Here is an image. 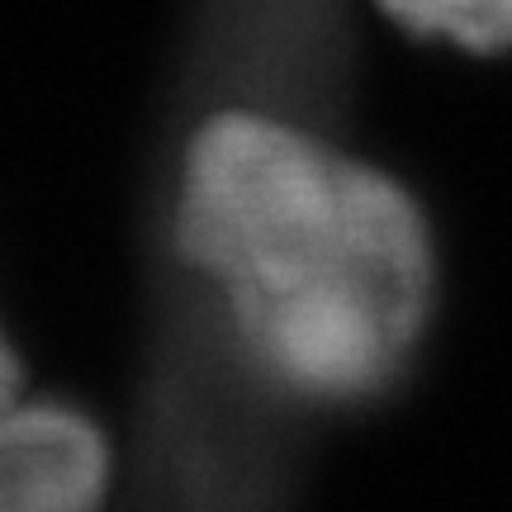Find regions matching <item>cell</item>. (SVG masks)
<instances>
[{
  "label": "cell",
  "instance_id": "obj_1",
  "mask_svg": "<svg viewBox=\"0 0 512 512\" xmlns=\"http://www.w3.org/2000/svg\"><path fill=\"white\" fill-rule=\"evenodd\" d=\"M166 256L266 380L361 399L403 366L432 304V247L399 185L261 110L185 133Z\"/></svg>",
  "mask_w": 512,
  "mask_h": 512
},
{
  "label": "cell",
  "instance_id": "obj_2",
  "mask_svg": "<svg viewBox=\"0 0 512 512\" xmlns=\"http://www.w3.org/2000/svg\"><path fill=\"white\" fill-rule=\"evenodd\" d=\"M110 475V437L86 408L24 394L0 408V512L95 508Z\"/></svg>",
  "mask_w": 512,
  "mask_h": 512
},
{
  "label": "cell",
  "instance_id": "obj_3",
  "mask_svg": "<svg viewBox=\"0 0 512 512\" xmlns=\"http://www.w3.org/2000/svg\"><path fill=\"white\" fill-rule=\"evenodd\" d=\"M384 10L432 38L494 53L512 43V0H384Z\"/></svg>",
  "mask_w": 512,
  "mask_h": 512
},
{
  "label": "cell",
  "instance_id": "obj_4",
  "mask_svg": "<svg viewBox=\"0 0 512 512\" xmlns=\"http://www.w3.org/2000/svg\"><path fill=\"white\" fill-rule=\"evenodd\" d=\"M19 394H24V356H19V342L0 318V408L15 403Z\"/></svg>",
  "mask_w": 512,
  "mask_h": 512
}]
</instances>
